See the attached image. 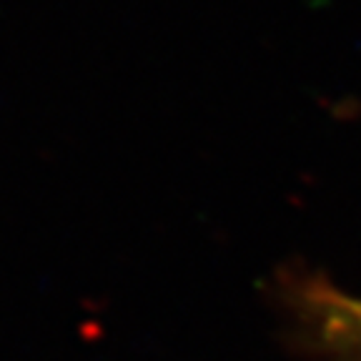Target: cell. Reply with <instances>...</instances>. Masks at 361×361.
Wrapping results in <instances>:
<instances>
[{
  "mask_svg": "<svg viewBox=\"0 0 361 361\" xmlns=\"http://www.w3.org/2000/svg\"><path fill=\"white\" fill-rule=\"evenodd\" d=\"M304 301L322 338L336 349L341 361H361V299L329 283H311Z\"/></svg>",
  "mask_w": 361,
  "mask_h": 361,
  "instance_id": "obj_1",
  "label": "cell"
}]
</instances>
